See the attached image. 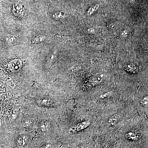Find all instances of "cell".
<instances>
[{"label":"cell","instance_id":"4","mask_svg":"<svg viewBox=\"0 0 148 148\" xmlns=\"http://www.w3.org/2000/svg\"><path fill=\"white\" fill-rule=\"evenodd\" d=\"M37 103L40 106L47 107H50L54 105L53 101L48 97H44L39 99L37 100Z\"/></svg>","mask_w":148,"mask_h":148},{"label":"cell","instance_id":"6","mask_svg":"<svg viewBox=\"0 0 148 148\" xmlns=\"http://www.w3.org/2000/svg\"><path fill=\"white\" fill-rule=\"evenodd\" d=\"M39 126L42 131L46 132L48 131L50 127V123L48 121H43L40 123Z\"/></svg>","mask_w":148,"mask_h":148},{"label":"cell","instance_id":"3","mask_svg":"<svg viewBox=\"0 0 148 148\" xmlns=\"http://www.w3.org/2000/svg\"><path fill=\"white\" fill-rule=\"evenodd\" d=\"M22 63L20 59H15L12 60L8 64V67L11 71L17 72L22 68Z\"/></svg>","mask_w":148,"mask_h":148},{"label":"cell","instance_id":"8","mask_svg":"<svg viewBox=\"0 0 148 148\" xmlns=\"http://www.w3.org/2000/svg\"><path fill=\"white\" fill-rule=\"evenodd\" d=\"M125 69L127 71L130 72V73H134L137 71V68L136 66L134 65V64L130 63L129 64H128L127 65L125 66Z\"/></svg>","mask_w":148,"mask_h":148},{"label":"cell","instance_id":"9","mask_svg":"<svg viewBox=\"0 0 148 148\" xmlns=\"http://www.w3.org/2000/svg\"><path fill=\"white\" fill-rule=\"evenodd\" d=\"M99 6L100 5L98 4H97L95 5L94 6L92 7H90V8H89L88 12H87V13H88L89 15H91V14H92L94 13V12L96 11V10L99 8Z\"/></svg>","mask_w":148,"mask_h":148},{"label":"cell","instance_id":"2","mask_svg":"<svg viewBox=\"0 0 148 148\" xmlns=\"http://www.w3.org/2000/svg\"><path fill=\"white\" fill-rule=\"evenodd\" d=\"M12 12L15 16L21 17L24 14L22 4L20 2L15 3L12 7Z\"/></svg>","mask_w":148,"mask_h":148},{"label":"cell","instance_id":"11","mask_svg":"<svg viewBox=\"0 0 148 148\" xmlns=\"http://www.w3.org/2000/svg\"><path fill=\"white\" fill-rule=\"evenodd\" d=\"M141 103L143 104L144 106H147L148 105V97L147 96L145 97L141 101Z\"/></svg>","mask_w":148,"mask_h":148},{"label":"cell","instance_id":"5","mask_svg":"<svg viewBox=\"0 0 148 148\" xmlns=\"http://www.w3.org/2000/svg\"><path fill=\"white\" fill-rule=\"evenodd\" d=\"M28 137L26 135L22 134L18 137L17 140V144L18 147H22L26 144L28 141Z\"/></svg>","mask_w":148,"mask_h":148},{"label":"cell","instance_id":"10","mask_svg":"<svg viewBox=\"0 0 148 148\" xmlns=\"http://www.w3.org/2000/svg\"><path fill=\"white\" fill-rule=\"evenodd\" d=\"M64 15H65V14L63 12H58V13H55L54 15H53V17L56 19H59L64 17Z\"/></svg>","mask_w":148,"mask_h":148},{"label":"cell","instance_id":"13","mask_svg":"<svg viewBox=\"0 0 148 148\" xmlns=\"http://www.w3.org/2000/svg\"><path fill=\"white\" fill-rule=\"evenodd\" d=\"M40 148H51V145H49V144H46V145H44L41 147Z\"/></svg>","mask_w":148,"mask_h":148},{"label":"cell","instance_id":"14","mask_svg":"<svg viewBox=\"0 0 148 148\" xmlns=\"http://www.w3.org/2000/svg\"><path fill=\"white\" fill-rule=\"evenodd\" d=\"M30 121H28V120H27L25 122L24 125L25 126H30L31 125V122Z\"/></svg>","mask_w":148,"mask_h":148},{"label":"cell","instance_id":"7","mask_svg":"<svg viewBox=\"0 0 148 148\" xmlns=\"http://www.w3.org/2000/svg\"><path fill=\"white\" fill-rule=\"evenodd\" d=\"M126 137L128 140H134V141H136L138 139V136L137 134L132 132H128V133L126 134Z\"/></svg>","mask_w":148,"mask_h":148},{"label":"cell","instance_id":"1","mask_svg":"<svg viewBox=\"0 0 148 148\" xmlns=\"http://www.w3.org/2000/svg\"><path fill=\"white\" fill-rule=\"evenodd\" d=\"M91 122L89 121H85L84 122L79 123L69 129V132L70 134H75L77 132H79L87 128L90 126Z\"/></svg>","mask_w":148,"mask_h":148},{"label":"cell","instance_id":"15","mask_svg":"<svg viewBox=\"0 0 148 148\" xmlns=\"http://www.w3.org/2000/svg\"><path fill=\"white\" fill-rule=\"evenodd\" d=\"M130 1H131L132 2H134V1H135V0H130Z\"/></svg>","mask_w":148,"mask_h":148},{"label":"cell","instance_id":"12","mask_svg":"<svg viewBox=\"0 0 148 148\" xmlns=\"http://www.w3.org/2000/svg\"><path fill=\"white\" fill-rule=\"evenodd\" d=\"M117 119H118V118H117V116H113L112 118H110L109 120V122L111 123V124H113V123H114V122H117Z\"/></svg>","mask_w":148,"mask_h":148},{"label":"cell","instance_id":"16","mask_svg":"<svg viewBox=\"0 0 148 148\" xmlns=\"http://www.w3.org/2000/svg\"><path fill=\"white\" fill-rule=\"evenodd\" d=\"M0 148H1V147H0Z\"/></svg>","mask_w":148,"mask_h":148}]
</instances>
